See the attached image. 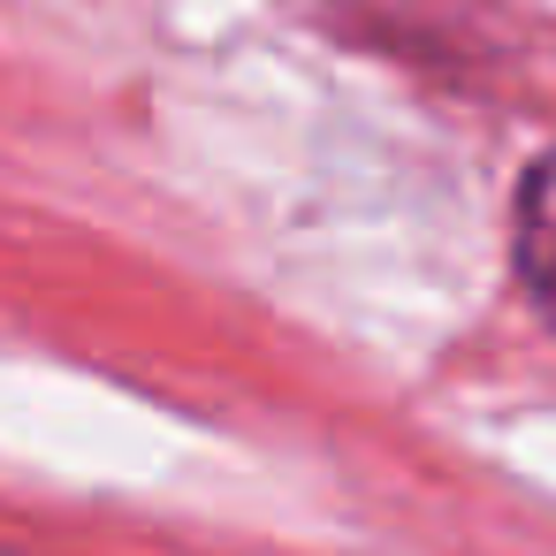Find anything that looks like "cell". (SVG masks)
Instances as JSON below:
<instances>
[{"label":"cell","instance_id":"6da1fadb","mask_svg":"<svg viewBox=\"0 0 556 556\" xmlns=\"http://www.w3.org/2000/svg\"><path fill=\"white\" fill-rule=\"evenodd\" d=\"M510 267H518L526 305L556 328V146L533 153L510 191Z\"/></svg>","mask_w":556,"mask_h":556}]
</instances>
